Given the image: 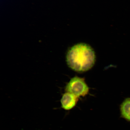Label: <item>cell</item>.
<instances>
[{
  "label": "cell",
  "mask_w": 130,
  "mask_h": 130,
  "mask_svg": "<svg viewBox=\"0 0 130 130\" xmlns=\"http://www.w3.org/2000/svg\"><path fill=\"white\" fill-rule=\"evenodd\" d=\"M66 60L68 66L71 69L77 72H84L94 66L95 61V53L88 45L78 43L68 51Z\"/></svg>",
  "instance_id": "cell-1"
},
{
  "label": "cell",
  "mask_w": 130,
  "mask_h": 130,
  "mask_svg": "<svg viewBox=\"0 0 130 130\" xmlns=\"http://www.w3.org/2000/svg\"><path fill=\"white\" fill-rule=\"evenodd\" d=\"M66 90L78 98L88 93L89 88L84 79L77 77L72 78L66 86Z\"/></svg>",
  "instance_id": "cell-2"
},
{
  "label": "cell",
  "mask_w": 130,
  "mask_h": 130,
  "mask_svg": "<svg viewBox=\"0 0 130 130\" xmlns=\"http://www.w3.org/2000/svg\"><path fill=\"white\" fill-rule=\"evenodd\" d=\"M78 98L73 94L66 92L63 94L61 99L62 108L66 110L72 109L77 104Z\"/></svg>",
  "instance_id": "cell-3"
},
{
  "label": "cell",
  "mask_w": 130,
  "mask_h": 130,
  "mask_svg": "<svg viewBox=\"0 0 130 130\" xmlns=\"http://www.w3.org/2000/svg\"><path fill=\"white\" fill-rule=\"evenodd\" d=\"M122 118L130 122V98L125 99L120 106Z\"/></svg>",
  "instance_id": "cell-4"
}]
</instances>
